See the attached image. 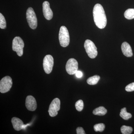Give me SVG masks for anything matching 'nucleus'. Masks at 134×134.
I'll return each mask as SVG.
<instances>
[{"label":"nucleus","instance_id":"nucleus-1","mask_svg":"<svg viewBox=\"0 0 134 134\" xmlns=\"http://www.w3.org/2000/svg\"><path fill=\"white\" fill-rule=\"evenodd\" d=\"M93 14L96 26L100 29L105 28L107 24V19L103 6L99 3L96 4L93 8Z\"/></svg>","mask_w":134,"mask_h":134},{"label":"nucleus","instance_id":"nucleus-2","mask_svg":"<svg viewBox=\"0 0 134 134\" xmlns=\"http://www.w3.org/2000/svg\"><path fill=\"white\" fill-rule=\"evenodd\" d=\"M59 40L60 44L63 47H66L70 43V36L68 29L66 26H62L59 32Z\"/></svg>","mask_w":134,"mask_h":134},{"label":"nucleus","instance_id":"nucleus-3","mask_svg":"<svg viewBox=\"0 0 134 134\" xmlns=\"http://www.w3.org/2000/svg\"><path fill=\"white\" fill-rule=\"evenodd\" d=\"M26 18L30 27L35 30L37 26V19L32 8H29L26 12Z\"/></svg>","mask_w":134,"mask_h":134},{"label":"nucleus","instance_id":"nucleus-4","mask_svg":"<svg viewBox=\"0 0 134 134\" xmlns=\"http://www.w3.org/2000/svg\"><path fill=\"white\" fill-rule=\"evenodd\" d=\"M84 47L90 58L94 59L98 54L97 49L94 43L90 40H86L84 43Z\"/></svg>","mask_w":134,"mask_h":134},{"label":"nucleus","instance_id":"nucleus-5","mask_svg":"<svg viewBox=\"0 0 134 134\" xmlns=\"http://www.w3.org/2000/svg\"><path fill=\"white\" fill-rule=\"evenodd\" d=\"M24 46V42L21 37H16L12 42V50L16 52L19 56H21L23 54V48Z\"/></svg>","mask_w":134,"mask_h":134},{"label":"nucleus","instance_id":"nucleus-6","mask_svg":"<svg viewBox=\"0 0 134 134\" xmlns=\"http://www.w3.org/2000/svg\"><path fill=\"white\" fill-rule=\"evenodd\" d=\"M12 78L9 76L3 77L0 82V92L5 93L9 91L12 85Z\"/></svg>","mask_w":134,"mask_h":134},{"label":"nucleus","instance_id":"nucleus-7","mask_svg":"<svg viewBox=\"0 0 134 134\" xmlns=\"http://www.w3.org/2000/svg\"><path fill=\"white\" fill-rule=\"evenodd\" d=\"M60 107V101L58 98L54 99L50 104L48 109V113L51 117H54L58 114Z\"/></svg>","mask_w":134,"mask_h":134},{"label":"nucleus","instance_id":"nucleus-8","mask_svg":"<svg viewBox=\"0 0 134 134\" xmlns=\"http://www.w3.org/2000/svg\"><path fill=\"white\" fill-rule=\"evenodd\" d=\"M78 62L74 58L69 59L67 62L66 66V71L69 74L73 75L78 70Z\"/></svg>","mask_w":134,"mask_h":134},{"label":"nucleus","instance_id":"nucleus-9","mask_svg":"<svg viewBox=\"0 0 134 134\" xmlns=\"http://www.w3.org/2000/svg\"><path fill=\"white\" fill-rule=\"evenodd\" d=\"M54 65V59L52 56L47 55L43 60V66L44 70L47 74H50L52 70Z\"/></svg>","mask_w":134,"mask_h":134},{"label":"nucleus","instance_id":"nucleus-10","mask_svg":"<svg viewBox=\"0 0 134 134\" xmlns=\"http://www.w3.org/2000/svg\"><path fill=\"white\" fill-rule=\"evenodd\" d=\"M25 106L29 111H34L36 110L37 107V102L33 96H29L26 97Z\"/></svg>","mask_w":134,"mask_h":134},{"label":"nucleus","instance_id":"nucleus-11","mask_svg":"<svg viewBox=\"0 0 134 134\" xmlns=\"http://www.w3.org/2000/svg\"><path fill=\"white\" fill-rule=\"evenodd\" d=\"M43 13L44 16L48 20H51L53 17L52 10L50 8V3L47 1H45L43 4Z\"/></svg>","mask_w":134,"mask_h":134},{"label":"nucleus","instance_id":"nucleus-12","mask_svg":"<svg viewBox=\"0 0 134 134\" xmlns=\"http://www.w3.org/2000/svg\"><path fill=\"white\" fill-rule=\"evenodd\" d=\"M121 50L122 53L127 57H131L133 55V52L131 46L126 42L123 43L121 45Z\"/></svg>","mask_w":134,"mask_h":134},{"label":"nucleus","instance_id":"nucleus-13","mask_svg":"<svg viewBox=\"0 0 134 134\" xmlns=\"http://www.w3.org/2000/svg\"><path fill=\"white\" fill-rule=\"evenodd\" d=\"M11 122L15 130L19 131L23 129L24 124L23 121L19 118L16 117H13L11 119Z\"/></svg>","mask_w":134,"mask_h":134},{"label":"nucleus","instance_id":"nucleus-14","mask_svg":"<svg viewBox=\"0 0 134 134\" xmlns=\"http://www.w3.org/2000/svg\"><path fill=\"white\" fill-rule=\"evenodd\" d=\"M107 113V110L104 107H99L98 108H96L93 110V113L95 115L102 116L106 114Z\"/></svg>","mask_w":134,"mask_h":134},{"label":"nucleus","instance_id":"nucleus-15","mask_svg":"<svg viewBox=\"0 0 134 134\" xmlns=\"http://www.w3.org/2000/svg\"><path fill=\"white\" fill-rule=\"evenodd\" d=\"M120 116L123 119L127 120L130 119L132 117L131 114L127 112L126 108H123L121 110L120 113Z\"/></svg>","mask_w":134,"mask_h":134},{"label":"nucleus","instance_id":"nucleus-16","mask_svg":"<svg viewBox=\"0 0 134 134\" xmlns=\"http://www.w3.org/2000/svg\"><path fill=\"white\" fill-rule=\"evenodd\" d=\"M100 79V77L99 76L96 75L89 77L87 79V82L90 85H95L98 83Z\"/></svg>","mask_w":134,"mask_h":134},{"label":"nucleus","instance_id":"nucleus-17","mask_svg":"<svg viewBox=\"0 0 134 134\" xmlns=\"http://www.w3.org/2000/svg\"><path fill=\"white\" fill-rule=\"evenodd\" d=\"M124 16L127 19H134V9H129L126 10L124 13Z\"/></svg>","mask_w":134,"mask_h":134},{"label":"nucleus","instance_id":"nucleus-18","mask_svg":"<svg viewBox=\"0 0 134 134\" xmlns=\"http://www.w3.org/2000/svg\"><path fill=\"white\" fill-rule=\"evenodd\" d=\"M132 127L126 126H122L121 128V131L122 134H130L133 132Z\"/></svg>","mask_w":134,"mask_h":134},{"label":"nucleus","instance_id":"nucleus-19","mask_svg":"<svg viewBox=\"0 0 134 134\" xmlns=\"http://www.w3.org/2000/svg\"><path fill=\"white\" fill-rule=\"evenodd\" d=\"M93 128L96 132H103L105 128V126L103 123H99L94 125Z\"/></svg>","mask_w":134,"mask_h":134},{"label":"nucleus","instance_id":"nucleus-20","mask_svg":"<svg viewBox=\"0 0 134 134\" xmlns=\"http://www.w3.org/2000/svg\"><path fill=\"white\" fill-rule=\"evenodd\" d=\"M7 23L5 17L1 13L0 14V28L1 29H4L6 28Z\"/></svg>","mask_w":134,"mask_h":134},{"label":"nucleus","instance_id":"nucleus-21","mask_svg":"<svg viewBox=\"0 0 134 134\" xmlns=\"http://www.w3.org/2000/svg\"><path fill=\"white\" fill-rule=\"evenodd\" d=\"M76 108L78 111H81L83 108V100L80 99L77 100L75 104Z\"/></svg>","mask_w":134,"mask_h":134},{"label":"nucleus","instance_id":"nucleus-22","mask_svg":"<svg viewBox=\"0 0 134 134\" xmlns=\"http://www.w3.org/2000/svg\"><path fill=\"white\" fill-rule=\"evenodd\" d=\"M125 90L127 92L134 91V82L128 85L125 88Z\"/></svg>","mask_w":134,"mask_h":134},{"label":"nucleus","instance_id":"nucleus-23","mask_svg":"<svg viewBox=\"0 0 134 134\" xmlns=\"http://www.w3.org/2000/svg\"><path fill=\"white\" fill-rule=\"evenodd\" d=\"M76 133L77 134H86L83 129L82 127H78L76 129Z\"/></svg>","mask_w":134,"mask_h":134},{"label":"nucleus","instance_id":"nucleus-24","mask_svg":"<svg viewBox=\"0 0 134 134\" xmlns=\"http://www.w3.org/2000/svg\"><path fill=\"white\" fill-rule=\"evenodd\" d=\"M75 75L78 78H81L83 76L82 73L81 71H78V70L76 73Z\"/></svg>","mask_w":134,"mask_h":134}]
</instances>
